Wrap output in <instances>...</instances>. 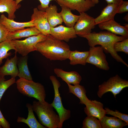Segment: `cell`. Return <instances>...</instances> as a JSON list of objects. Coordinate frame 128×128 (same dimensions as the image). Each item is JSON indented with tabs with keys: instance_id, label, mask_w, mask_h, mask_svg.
Segmentation results:
<instances>
[{
	"instance_id": "cell-20",
	"label": "cell",
	"mask_w": 128,
	"mask_h": 128,
	"mask_svg": "<svg viewBox=\"0 0 128 128\" xmlns=\"http://www.w3.org/2000/svg\"><path fill=\"white\" fill-rule=\"evenodd\" d=\"M15 0H0V13H7L8 18L14 20L16 18L15 12L21 7Z\"/></svg>"
},
{
	"instance_id": "cell-36",
	"label": "cell",
	"mask_w": 128,
	"mask_h": 128,
	"mask_svg": "<svg viewBox=\"0 0 128 128\" xmlns=\"http://www.w3.org/2000/svg\"><path fill=\"white\" fill-rule=\"evenodd\" d=\"M0 125L3 128H10V124L4 117L0 109Z\"/></svg>"
},
{
	"instance_id": "cell-14",
	"label": "cell",
	"mask_w": 128,
	"mask_h": 128,
	"mask_svg": "<svg viewBox=\"0 0 128 128\" xmlns=\"http://www.w3.org/2000/svg\"><path fill=\"white\" fill-rule=\"evenodd\" d=\"M84 108V111L87 116L95 117L101 120L106 114L103 108V104L96 100H92L87 103Z\"/></svg>"
},
{
	"instance_id": "cell-22",
	"label": "cell",
	"mask_w": 128,
	"mask_h": 128,
	"mask_svg": "<svg viewBox=\"0 0 128 128\" xmlns=\"http://www.w3.org/2000/svg\"><path fill=\"white\" fill-rule=\"evenodd\" d=\"M57 6L50 5L44 10L46 14L47 19L51 27H55L63 22L61 16L57 12Z\"/></svg>"
},
{
	"instance_id": "cell-27",
	"label": "cell",
	"mask_w": 128,
	"mask_h": 128,
	"mask_svg": "<svg viewBox=\"0 0 128 128\" xmlns=\"http://www.w3.org/2000/svg\"><path fill=\"white\" fill-rule=\"evenodd\" d=\"M61 10L59 13L62 17L63 22L66 26L73 27L79 17L73 14L70 9L63 6H60Z\"/></svg>"
},
{
	"instance_id": "cell-34",
	"label": "cell",
	"mask_w": 128,
	"mask_h": 128,
	"mask_svg": "<svg viewBox=\"0 0 128 128\" xmlns=\"http://www.w3.org/2000/svg\"><path fill=\"white\" fill-rule=\"evenodd\" d=\"M16 3L18 4L23 0H15ZM40 2L41 5L38 7L39 10L44 11L45 9L49 7L50 2L52 0L56 1V0H38Z\"/></svg>"
},
{
	"instance_id": "cell-8",
	"label": "cell",
	"mask_w": 128,
	"mask_h": 128,
	"mask_svg": "<svg viewBox=\"0 0 128 128\" xmlns=\"http://www.w3.org/2000/svg\"><path fill=\"white\" fill-rule=\"evenodd\" d=\"M104 50L101 46L90 47L87 63L95 65L100 69L108 70L110 69Z\"/></svg>"
},
{
	"instance_id": "cell-11",
	"label": "cell",
	"mask_w": 128,
	"mask_h": 128,
	"mask_svg": "<svg viewBox=\"0 0 128 128\" xmlns=\"http://www.w3.org/2000/svg\"><path fill=\"white\" fill-rule=\"evenodd\" d=\"M60 6L67 7L71 10H76L81 13L88 10L95 5L90 0H56Z\"/></svg>"
},
{
	"instance_id": "cell-13",
	"label": "cell",
	"mask_w": 128,
	"mask_h": 128,
	"mask_svg": "<svg viewBox=\"0 0 128 128\" xmlns=\"http://www.w3.org/2000/svg\"><path fill=\"white\" fill-rule=\"evenodd\" d=\"M101 30H106L115 35L118 34L128 38V24L124 26L120 25L114 19L98 24Z\"/></svg>"
},
{
	"instance_id": "cell-28",
	"label": "cell",
	"mask_w": 128,
	"mask_h": 128,
	"mask_svg": "<svg viewBox=\"0 0 128 128\" xmlns=\"http://www.w3.org/2000/svg\"><path fill=\"white\" fill-rule=\"evenodd\" d=\"M11 50H15L12 41L6 40L0 42V66L4 59L7 58L11 55V53L8 52Z\"/></svg>"
},
{
	"instance_id": "cell-33",
	"label": "cell",
	"mask_w": 128,
	"mask_h": 128,
	"mask_svg": "<svg viewBox=\"0 0 128 128\" xmlns=\"http://www.w3.org/2000/svg\"><path fill=\"white\" fill-rule=\"evenodd\" d=\"M9 32L0 21V42L7 40Z\"/></svg>"
},
{
	"instance_id": "cell-9",
	"label": "cell",
	"mask_w": 128,
	"mask_h": 128,
	"mask_svg": "<svg viewBox=\"0 0 128 128\" xmlns=\"http://www.w3.org/2000/svg\"><path fill=\"white\" fill-rule=\"evenodd\" d=\"M95 18L85 12L80 13L73 28L76 34L81 37L91 32L95 27Z\"/></svg>"
},
{
	"instance_id": "cell-24",
	"label": "cell",
	"mask_w": 128,
	"mask_h": 128,
	"mask_svg": "<svg viewBox=\"0 0 128 128\" xmlns=\"http://www.w3.org/2000/svg\"><path fill=\"white\" fill-rule=\"evenodd\" d=\"M100 121L102 128H122L128 125L125 122L114 116L105 115Z\"/></svg>"
},
{
	"instance_id": "cell-25",
	"label": "cell",
	"mask_w": 128,
	"mask_h": 128,
	"mask_svg": "<svg viewBox=\"0 0 128 128\" xmlns=\"http://www.w3.org/2000/svg\"><path fill=\"white\" fill-rule=\"evenodd\" d=\"M89 53V51L81 52L77 50H71L68 59L70 64L73 65L78 64L85 65Z\"/></svg>"
},
{
	"instance_id": "cell-6",
	"label": "cell",
	"mask_w": 128,
	"mask_h": 128,
	"mask_svg": "<svg viewBox=\"0 0 128 128\" xmlns=\"http://www.w3.org/2000/svg\"><path fill=\"white\" fill-rule=\"evenodd\" d=\"M50 79L53 84L54 92V99L51 104L59 116V128H61L63 127L64 122L70 118L71 111L70 110L65 109L63 105L59 91V88L61 86L60 82L54 76H50Z\"/></svg>"
},
{
	"instance_id": "cell-19",
	"label": "cell",
	"mask_w": 128,
	"mask_h": 128,
	"mask_svg": "<svg viewBox=\"0 0 128 128\" xmlns=\"http://www.w3.org/2000/svg\"><path fill=\"white\" fill-rule=\"evenodd\" d=\"M41 33L34 26L17 30L13 32H9L7 40L12 41L22 38L37 35Z\"/></svg>"
},
{
	"instance_id": "cell-17",
	"label": "cell",
	"mask_w": 128,
	"mask_h": 128,
	"mask_svg": "<svg viewBox=\"0 0 128 128\" xmlns=\"http://www.w3.org/2000/svg\"><path fill=\"white\" fill-rule=\"evenodd\" d=\"M54 72L57 77L60 78L67 83L73 85L79 84L82 80L81 75L75 71L67 72L61 69L55 68Z\"/></svg>"
},
{
	"instance_id": "cell-3",
	"label": "cell",
	"mask_w": 128,
	"mask_h": 128,
	"mask_svg": "<svg viewBox=\"0 0 128 128\" xmlns=\"http://www.w3.org/2000/svg\"><path fill=\"white\" fill-rule=\"evenodd\" d=\"M32 105L33 111L42 125L46 128H59V117L54 111L51 104L46 101L41 102L34 101Z\"/></svg>"
},
{
	"instance_id": "cell-39",
	"label": "cell",
	"mask_w": 128,
	"mask_h": 128,
	"mask_svg": "<svg viewBox=\"0 0 128 128\" xmlns=\"http://www.w3.org/2000/svg\"><path fill=\"white\" fill-rule=\"evenodd\" d=\"M124 19L127 21H128V14H127L125 16L124 18Z\"/></svg>"
},
{
	"instance_id": "cell-23",
	"label": "cell",
	"mask_w": 128,
	"mask_h": 128,
	"mask_svg": "<svg viewBox=\"0 0 128 128\" xmlns=\"http://www.w3.org/2000/svg\"><path fill=\"white\" fill-rule=\"evenodd\" d=\"M69 87V92L72 93L79 98L80 100L79 104L85 105L91 100H89L86 95L87 92L84 87L77 84L73 86L67 83Z\"/></svg>"
},
{
	"instance_id": "cell-31",
	"label": "cell",
	"mask_w": 128,
	"mask_h": 128,
	"mask_svg": "<svg viewBox=\"0 0 128 128\" xmlns=\"http://www.w3.org/2000/svg\"><path fill=\"white\" fill-rule=\"evenodd\" d=\"M113 48L114 51L117 52H122L128 54V38L124 40L116 42L114 44Z\"/></svg>"
},
{
	"instance_id": "cell-12",
	"label": "cell",
	"mask_w": 128,
	"mask_h": 128,
	"mask_svg": "<svg viewBox=\"0 0 128 128\" xmlns=\"http://www.w3.org/2000/svg\"><path fill=\"white\" fill-rule=\"evenodd\" d=\"M51 35L55 39L61 41H69L71 39L76 38L73 27H69L61 25L51 27Z\"/></svg>"
},
{
	"instance_id": "cell-2",
	"label": "cell",
	"mask_w": 128,
	"mask_h": 128,
	"mask_svg": "<svg viewBox=\"0 0 128 128\" xmlns=\"http://www.w3.org/2000/svg\"><path fill=\"white\" fill-rule=\"evenodd\" d=\"M36 47V51L50 60L62 61L68 59L71 51L68 44L51 35L47 36L44 41L38 43Z\"/></svg>"
},
{
	"instance_id": "cell-18",
	"label": "cell",
	"mask_w": 128,
	"mask_h": 128,
	"mask_svg": "<svg viewBox=\"0 0 128 128\" xmlns=\"http://www.w3.org/2000/svg\"><path fill=\"white\" fill-rule=\"evenodd\" d=\"M118 6L114 4H108L102 10L100 15L95 18V25L114 19L115 15L117 14Z\"/></svg>"
},
{
	"instance_id": "cell-15",
	"label": "cell",
	"mask_w": 128,
	"mask_h": 128,
	"mask_svg": "<svg viewBox=\"0 0 128 128\" xmlns=\"http://www.w3.org/2000/svg\"><path fill=\"white\" fill-rule=\"evenodd\" d=\"M16 52L14 56L9 59L8 57L4 65L0 67V77L10 75L11 77L15 78L18 73L17 67L18 57Z\"/></svg>"
},
{
	"instance_id": "cell-1",
	"label": "cell",
	"mask_w": 128,
	"mask_h": 128,
	"mask_svg": "<svg viewBox=\"0 0 128 128\" xmlns=\"http://www.w3.org/2000/svg\"><path fill=\"white\" fill-rule=\"evenodd\" d=\"M81 37L86 38L88 41L90 47L100 45L103 48L106 53L110 54L113 58L118 62H121L128 67V65L114 50L113 46L116 42L120 41L128 38L124 37L119 36L109 31L94 32Z\"/></svg>"
},
{
	"instance_id": "cell-32",
	"label": "cell",
	"mask_w": 128,
	"mask_h": 128,
	"mask_svg": "<svg viewBox=\"0 0 128 128\" xmlns=\"http://www.w3.org/2000/svg\"><path fill=\"white\" fill-rule=\"evenodd\" d=\"M106 113V114L113 116L120 119L126 122L128 124V115L127 114L122 113L117 110L115 111L111 110L108 108H105Z\"/></svg>"
},
{
	"instance_id": "cell-29",
	"label": "cell",
	"mask_w": 128,
	"mask_h": 128,
	"mask_svg": "<svg viewBox=\"0 0 128 128\" xmlns=\"http://www.w3.org/2000/svg\"><path fill=\"white\" fill-rule=\"evenodd\" d=\"M82 128H102L100 120L91 116H87L83 122Z\"/></svg>"
},
{
	"instance_id": "cell-16",
	"label": "cell",
	"mask_w": 128,
	"mask_h": 128,
	"mask_svg": "<svg viewBox=\"0 0 128 128\" xmlns=\"http://www.w3.org/2000/svg\"><path fill=\"white\" fill-rule=\"evenodd\" d=\"M0 21L10 32H14L26 27L34 26L32 20L26 22H18L13 19L8 18L3 14H1L0 16Z\"/></svg>"
},
{
	"instance_id": "cell-40",
	"label": "cell",
	"mask_w": 128,
	"mask_h": 128,
	"mask_svg": "<svg viewBox=\"0 0 128 128\" xmlns=\"http://www.w3.org/2000/svg\"><path fill=\"white\" fill-rule=\"evenodd\" d=\"M2 128V127L0 126V128Z\"/></svg>"
},
{
	"instance_id": "cell-37",
	"label": "cell",
	"mask_w": 128,
	"mask_h": 128,
	"mask_svg": "<svg viewBox=\"0 0 128 128\" xmlns=\"http://www.w3.org/2000/svg\"><path fill=\"white\" fill-rule=\"evenodd\" d=\"M108 4L112 3L119 5L123 0H105Z\"/></svg>"
},
{
	"instance_id": "cell-7",
	"label": "cell",
	"mask_w": 128,
	"mask_h": 128,
	"mask_svg": "<svg viewBox=\"0 0 128 128\" xmlns=\"http://www.w3.org/2000/svg\"><path fill=\"white\" fill-rule=\"evenodd\" d=\"M47 36L40 33L36 36L28 37L23 40H12L15 48V52H18L22 56L27 55L30 52L36 51L37 44L45 40Z\"/></svg>"
},
{
	"instance_id": "cell-4",
	"label": "cell",
	"mask_w": 128,
	"mask_h": 128,
	"mask_svg": "<svg viewBox=\"0 0 128 128\" xmlns=\"http://www.w3.org/2000/svg\"><path fill=\"white\" fill-rule=\"evenodd\" d=\"M16 83L18 91L23 95L35 98L41 102L45 101V90L41 84L22 78L17 80Z\"/></svg>"
},
{
	"instance_id": "cell-21",
	"label": "cell",
	"mask_w": 128,
	"mask_h": 128,
	"mask_svg": "<svg viewBox=\"0 0 128 128\" xmlns=\"http://www.w3.org/2000/svg\"><path fill=\"white\" fill-rule=\"evenodd\" d=\"M27 108L28 113L27 119L18 116L17 119L18 123H23L26 124L30 128H46L36 118L33 112L32 105L27 103L26 105Z\"/></svg>"
},
{
	"instance_id": "cell-35",
	"label": "cell",
	"mask_w": 128,
	"mask_h": 128,
	"mask_svg": "<svg viewBox=\"0 0 128 128\" xmlns=\"http://www.w3.org/2000/svg\"><path fill=\"white\" fill-rule=\"evenodd\" d=\"M128 11V1L123 0L119 5L117 14H122Z\"/></svg>"
},
{
	"instance_id": "cell-5",
	"label": "cell",
	"mask_w": 128,
	"mask_h": 128,
	"mask_svg": "<svg viewBox=\"0 0 128 128\" xmlns=\"http://www.w3.org/2000/svg\"><path fill=\"white\" fill-rule=\"evenodd\" d=\"M128 87V81L116 74L99 85L97 95L99 97L101 98L105 93L110 92L115 98L122 90Z\"/></svg>"
},
{
	"instance_id": "cell-30",
	"label": "cell",
	"mask_w": 128,
	"mask_h": 128,
	"mask_svg": "<svg viewBox=\"0 0 128 128\" xmlns=\"http://www.w3.org/2000/svg\"><path fill=\"white\" fill-rule=\"evenodd\" d=\"M15 78L11 77L6 80L5 77H0V102L2 97L6 90L10 86L16 82Z\"/></svg>"
},
{
	"instance_id": "cell-38",
	"label": "cell",
	"mask_w": 128,
	"mask_h": 128,
	"mask_svg": "<svg viewBox=\"0 0 128 128\" xmlns=\"http://www.w3.org/2000/svg\"><path fill=\"white\" fill-rule=\"evenodd\" d=\"M92 1L94 4H96L99 2V0H90Z\"/></svg>"
},
{
	"instance_id": "cell-10",
	"label": "cell",
	"mask_w": 128,
	"mask_h": 128,
	"mask_svg": "<svg viewBox=\"0 0 128 128\" xmlns=\"http://www.w3.org/2000/svg\"><path fill=\"white\" fill-rule=\"evenodd\" d=\"M33 12L31 17V20L33 21L34 27L45 36H48L51 35V27L46 12L35 8L33 9Z\"/></svg>"
},
{
	"instance_id": "cell-26",
	"label": "cell",
	"mask_w": 128,
	"mask_h": 128,
	"mask_svg": "<svg viewBox=\"0 0 128 128\" xmlns=\"http://www.w3.org/2000/svg\"><path fill=\"white\" fill-rule=\"evenodd\" d=\"M28 56H22L18 58L17 65L18 73V76L26 80H32V79L27 64Z\"/></svg>"
}]
</instances>
